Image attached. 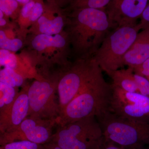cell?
<instances>
[{
    "mask_svg": "<svg viewBox=\"0 0 149 149\" xmlns=\"http://www.w3.org/2000/svg\"><path fill=\"white\" fill-rule=\"evenodd\" d=\"M76 12L72 24V41L83 59H92L113 27L103 10L85 9Z\"/></svg>",
    "mask_w": 149,
    "mask_h": 149,
    "instance_id": "1",
    "label": "cell"
},
{
    "mask_svg": "<svg viewBox=\"0 0 149 149\" xmlns=\"http://www.w3.org/2000/svg\"><path fill=\"white\" fill-rule=\"evenodd\" d=\"M112 93L111 84L106 81L101 71L65 107V117L74 121L109 111Z\"/></svg>",
    "mask_w": 149,
    "mask_h": 149,
    "instance_id": "2",
    "label": "cell"
},
{
    "mask_svg": "<svg viewBox=\"0 0 149 149\" xmlns=\"http://www.w3.org/2000/svg\"><path fill=\"white\" fill-rule=\"evenodd\" d=\"M96 118L107 141L125 149L149 146V123L123 118L110 111Z\"/></svg>",
    "mask_w": 149,
    "mask_h": 149,
    "instance_id": "3",
    "label": "cell"
},
{
    "mask_svg": "<svg viewBox=\"0 0 149 149\" xmlns=\"http://www.w3.org/2000/svg\"><path fill=\"white\" fill-rule=\"evenodd\" d=\"M141 29L139 23L112 29L93 58L102 71L107 74L122 67L123 58Z\"/></svg>",
    "mask_w": 149,
    "mask_h": 149,
    "instance_id": "4",
    "label": "cell"
},
{
    "mask_svg": "<svg viewBox=\"0 0 149 149\" xmlns=\"http://www.w3.org/2000/svg\"><path fill=\"white\" fill-rule=\"evenodd\" d=\"M111 85L109 111L123 118L149 123V97L139 93L126 92Z\"/></svg>",
    "mask_w": 149,
    "mask_h": 149,
    "instance_id": "5",
    "label": "cell"
},
{
    "mask_svg": "<svg viewBox=\"0 0 149 149\" xmlns=\"http://www.w3.org/2000/svg\"><path fill=\"white\" fill-rule=\"evenodd\" d=\"M147 0H110L104 9L113 29L138 24L147 6Z\"/></svg>",
    "mask_w": 149,
    "mask_h": 149,
    "instance_id": "6",
    "label": "cell"
},
{
    "mask_svg": "<svg viewBox=\"0 0 149 149\" xmlns=\"http://www.w3.org/2000/svg\"><path fill=\"white\" fill-rule=\"evenodd\" d=\"M149 58V28L143 30L138 34L123 58L122 66L127 65L133 68Z\"/></svg>",
    "mask_w": 149,
    "mask_h": 149,
    "instance_id": "7",
    "label": "cell"
},
{
    "mask_svg": "<svg viewBox=\"0 0 149 149\" xmlns=\"http://www.w3.org/2000/svg\"><path fill=\"white\" fill-rule=\"evenodd\" d=\"M53 91L52 88L47 82H34L29 88L27 95L31 108L34 111H39L47 101Z\"/></svg>",
    "mask_w": 149,
    "mask_h": 149,
    "instance_id": "8",
    "label": "cell"
},
{
    "mask_svg": "<svg viewBox=\"0 0 149 149\" xmlns=\"http://www.w3.org/2000/svg\"><path fill=\"white\" fill-rule=\"evenodd\" d=\"M107 74L112 80V85L126 92L139 93L132 68L128 67L127 69H118Z\"/></svg>",
    "mask_w": 149,
    "mask_h": 149,
    "instance_id": "9",
    "label": "cell"
},
{
    "mask_svg": "<svg viewBox=\"0 0 149 149\" xmlns=\"http://www.w3.org/2000/svg\"><path fill=\"white\" fill-rule=\"evenodd\" d=\"M21 128L29 141L36 144L42 143L49 138L47 130L44 127L36 126L34 120L27 119L21 123Z\"/></svg>",
    "mask_w": 149,
    "mask_h": 149,
    "instance_id": "10",
    "label": "cell"
},
{
    "mask_svg": "<svg viewBox=\"0 0 149 149\" xmlns=\"http://www.w3.org/2000/svg\"><path fill=\"white\" fill-rule=\"evenodd\" d=\"M67 40L65 37L59 35L54 36L41 34L37 35L32 41L33 48L42 51L49 47L63 48L66 47Z\"/></svg>",
    "mask_w": 149,
    "mask_h": 149,
    "instance_id": "11",
    "label": "cell"
},
{
    "mask_svg": "<svg viewBox=\"0 0 149 149\" xmlns=\"http://www.w3.org/2000/svg\"><path fill=\"white\" fill-rule=\"evenodd\" d=\"M29 102L28 96L22 94L19 96L13 107L11 120L14 125L20 124L26 116L29 108Z\"/></svg>",
    "mask_w": 149,
    "mask_h": 149,
    "instance_id": "12",
    "label": "cell"
},
{
    "mask_svg": "<svg viewBox=\"0 0 149 149\" xmlns=\"http://www.w3.org/2000/svg\"><path fill=\"white\" fill-rule=\"evenodd\" d=\"M40 30L42 34L47 35H56L61 31L64 26V20L61 16H58L54 19H49L42 16L38 19Z\"/></svg>",
    "mask_w": 149,
    "mask_h": 149,
    "instance_id": "13",
    "label": "cell"
},
{
    "mask_svg": "<svg viewBox=\"0 0 149 149\" xmlns=\"http://www.w3.org/2000/svg\"><path fill=\"white\" fill-rule=\"evenodd\" d=\"M0 82L14 88L21 86L23 79L14 70L5 68L0 70Z\"/></svg>",
    "mask_w": 149,
    "mask_h": 149,
    "instance_id": "14",
    "label": "cell"
},
{
    "mask_svg": "<svg viewBox=\"0 0 149 149\" xmlns=\"http://www.w3.org/2000/svg\"><path fill=\"white\" fill-rule=\"evenodd\" d=\"M22 42L19 39H10L6 32L0 30V49L11 52L18 51L22 47Z\"/></svg>",
    "mask_w": 149,
    "mask_h": 149,
    "instance_id": "15",
    "label": "cell"
},
{
    "mask_svg": "<svg viewBox=\"0 0 149 149\" xmlns=\"http://www.w3.org/2000/svg\"><path fill=\"white\" fill-rule=\"evenodd\" d=\"M17 65V58L13 52L0 49V65L15 70Z\"/></svg>",
    "mask_w": 149,
    "mask_h": 149,
    "instance_id": "16",
    "label": "cell"
},
{
    "mask_svg": "<svg viewBox=\"0 0 149 149\" xmlns=\"http://www.w3.org/2000/svg\"><path fill=\"white\" fill-rule=\"evenodd\" d=\"M38 145L29 141L13 142L6 145L0 149H38Z\"/></svg>",
    "mask_w": 149,
    "mask_h": 149,
    "instance_id": "17",
    "label": "cell"
},
{
    "mask_svg": "<svg viewBox=\"0 0 149 149\" xmlns=\"http://www.w3.org/2000/svg\"><path fill=\"white\" fill-rule=\"evenodd\" d=\"M17 3L15 0H0V10L7 16H11L17 8Z\"/></svg>",
    "mask_w": 149,
    "mask_h": 149,
    "instance_id": "18",
    "label": "cell"
},
{
    "mask_svg": "<svg viewBox=\"0 0 149 149\" xmlns=\"http://www.w3.org/2000/svg\"><path fill=\"white\" fill-rule=\"evenodd\" d=\"M139 93L149 97V81L146 77L134 73Z\"/></svg>",
    "mask_w": 149,
    "mask_h": 149,
    "instance_id": "19",
    "label": "cell"
},
{
    "mask_svg": "<svg viewBox=\"0 0 149 149\" xmlns=\"http://www.w3.org/2000/svg\"><path fill=\"white\" fill-rule=\"evenodd\" d=\"M0 91L3 93V95L2 97L6 104L11 103L15 95L14 88L0 82Z\"/></svg>",
    "mask_w": 149,
    "mask_h": 149,
    "instance_id": "20",
    "label": "cell"
},
{
    "mask_svg": "<svg viewBox=\"0 0 149 149\" xmlns=\"http://www.w3.org/2000/svg\"><path fill=\"white\" fill-rule=\"evenodd\" d=\"M135 74L146 77H149V58L143 63L133 68Z\"/></svg>",
    "mask_w": 149,
    "mask_h": 149,
    "instance_id": "21",
    "label": "cell"
},
{
    "mask_svg": "<svg viewBox=\"0 0 149 149\" xmlns=\"http://www.w3.org/2000/svg\"><path fill=\"white\" fill-rule=\"evenodd\" d=\"M43 8L42 6L40 3L36 2L32 8L30 15L29 20L31 21H35L39 19L41 17L43 13Z\"/></svg>",
    "mask_w": 149,
    "mask_h": 149,
    "instance_id": "22",
    "label": "cell"
},
{
    "mask_svg": "<svg viewBox=\"0 0 149 149\" xmlns=\"http://www.w3.org/2000/svg\"><path fill=\"white\" fill-rule=\"evenodd\" d=\"M141 21L139 23L141 29H146L149 28V5L147 6L141 15Z\"/></svg>",
    "mask_w": 149,
    "mask_h": 149,
    "instance_id": "23",
    "label": "cell"
},
{
    "mask_svg": "<svg viewBox=\"0 0 149 149\" xmlns=\"http://www.w3.org/2000/svg\"><path fill=\"white\" fill-rule=\"evenodd\" d=\"M35 2L32 1H29L24 5L21 10V15L24 18H29L30 13L35 5Z\"/></svg>",
    "mask_w": 149,
    "mask_h": 149,
    "instance_id": "24",
    "label": "cell"
},
{
    "mask_svg": "<svg viewBox=\"0 0 149 149\" xmlns=\"http://www.w3.org/2000/svg\"><path fill=\"white\" fill-rule=\"evenodd\" d=\"M17 2L22 3L25 4H26V3L29 2L30 1H29V0H17Z\"/></svg>",
    "mask_w": 149,
    "mask_h": 149,
    "instance_id": "25",
    "label": "cell"
},
{
    "mask_svg": "<svg viewBox=\"0 0 149 149\" xmlns=\"http://www.w3.org/2000/svg\"><path fill=\"white\" fill-rule=\"evenodd\" d=\"M5 104V103L2 97L0 99V108L2 107Z\"/></svg>",
    "mask_w": 149,
    "mask_h": 149,
    "instance_id": "26",
    "label": "cell"
},
{
    "mask_svg": "<svg viewBox=\"0 0 149 149\" xmlns=\"http://www.w3.org/2000/svg\"><path fill=\"white\" fill-rule=\"evenodd\" d=\"M4 14L0 10V19L3 18Z\"/></svg>",
    "mask_w": 149,
    "mask_h": 149,
    "instance_id": "27",
    "label": "cell"
},
{
    "mask_svg": "<svg viewBox=\"0 0 149 149\" xmlns=\"http://www.w3.org/2000/svg\"><path fill=\"white\" fill-rule=\"evenodd\" d=\"M140 149H149V146H148L143 147V148H141Z\"/></svg>",
    "mask_w": 149,
    "mask_h": 149,
    "instance_id": "28",
    "label": "cell"
},
{
    "mask_svg": "<svg viewBox=\"0 0 149 149\" xmlns=\"http://www.w3.org/2000/svg\"><path fill=\"white\" fill-rule=\"evenodd\" d=\"M146 79H148V80L149 81V77H148V78H146Z\"/></svg>",
    "mask_w": 149,
    "mask_h": 149,
    "instance_id": "29",
    "label": "cell"
},
{
    "mask_svg": "<svg viewBox=\"0 0 149 149\" xmlns=\"http://www.w3.org/2000/svg\"><path fill=\"white\" fill-rule=\"evenodd\" d=\"M0 68H1V65H0Z\"/></svg>",
    "mask_w": 149,
    "mask_h": 149,
    "instance_id": "30",
    "label": "cell"
}]
</instances>
